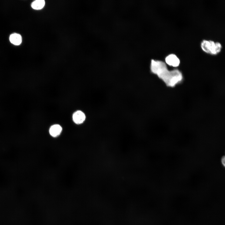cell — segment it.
Returning <instances> with one entry per match:
<instances>
[{
  "label": "cell",
  "mask_w": 225,
  "mask_h": 225,
  "mask_svg": "<svg viewBox=\"0 0 225 225\" xmlns=\"http://www.w3.org/2000/svg\"><path fill=\"white\" fill-rule=\"evenodd\" d=\"M201 46L202 50L207 53L215 55L221 50L222 45L220 43L215 42L213 41L204 40L201 43Z\"/></svg>",
  "instance_id": "cell-2"
},
{
  "label": "cell",
  "mask_w": 225,
  "mask_h": 225,
  "mask_svg": "<svg viewBox=\"0 0 225 225\" xmlns=\"http://www.w3.org/2000/svg\"><path fill=\"white\" fill-rule=\"evenodd\" d=\"M85 118L86 116L85 114L80 110L75 112L72 115L73 121L77 124L82 123L85 120Z\"/></svg>",
  "instance_id": "cell-4"
},
{
  "label": "cell",
  "mask_w": 225,
  "mask_h": 225,
  "mask_svg": "<svg viewBox=\"0 0 225 225\" xmlns=\"http://www.w3.org/2000/svg\"><path fill=\"white\" fill-rule=\"evenodd\" d=\"M165 62L168 65L174 67L178 66L180 63L179 59L174 54H171L165 58Z\"/></svg>",
  "instance_id": "cell-3"
},
{
  "label": "cell",
  "mask_w": 225,
  "mask_h": 225,
  "mask_svg": "<svg viewBox=\"0 0 225 225\" xmlns=\"http://www.w3.org/2000/svg\"><path fill=\"white\" fill-rule=\"evenodd\" d=\"M62 131L61 126L59 124H56L50 127L49 129V133L52 137H56L60 134Z\"/></svg>",
  "instance_id": "cell-5"
},
{
  "label": "cell",
  "mask_w": 225,
  "mask_h": 225,
  "mask_svg": "<svg viewBox=\"0 0 225 225\" xmlns=\"http://www.w3.org/2000/svg\"><path fill=\"white\" fill-rule=\"evenodd\" d=\"M45 4L44 0H36L33 1L31 4L32 8L35 10H40L43 8Z\"/></svg>",
  "instance_id": "cell-7"
},
{
  "label": "cell",
  "mask_w": 225,
  "mask_h": 225,
  "mask_svg": "<svg viewBox=\"0 0 225 225\" xmlns=\"http://www.w3.org/2000/svg\"><path fill=\"white\" fill-rule=\"evenodd\" d=\"M150 70L152 73L157 75L168 87H174L183 78L182 74L179 70H168L166 64L161 61L152 59Z\"/></svg>",
  "instance_id": "cell-1"
},
{
  "label": "cell",
  "mask_w": 225,
  "mask_h": 225,
  "mask_svg": "<svg viewBox=\"0 0 225 225\" xmlns=\"http://www.w3.org/2000/svg\"><path fill=\"white\" fill-rule=\"evenodd\" d=\"M221 162L222 166L225 167V158L224 156H223L221 158Z\"/></svg>",
  "instance_id": "cell-8"
},
{
  "label": "cell",
  "mask_w": 225,
  "mask_h": 225,
  "mask_svg": "<svg viewBox=\"0 0 225 225\" xmlns=\"http://www.w3.org/2000/svg\"><path fill=\"white\" fill-rule=\"evenodd\" d=\"M9 40L11 43L16 46L20 45L22 41V36L20 34L17 33L11 34L10 35Z\"/></svg>",
  "instance_id": "cell-6"
}]
</instances>
